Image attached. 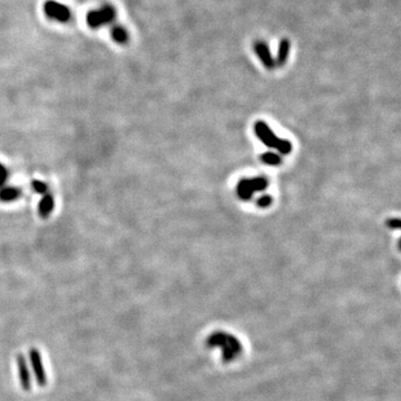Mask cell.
<instances>
[{"label":"cell","mask_w":401,"mask_h":401,"mask_svg":"<svg viewBox=\"0 0 401 401\" xmlns=\"http://www.w3.org/2000/svg\"><path fill=\"white\" fill-rule=\"evenodd\" d=\"M388 226L391 229H399L400 228V219L399 218H392L388 221Z\"/></svg>","instance_id":"5bb4252c"},{"label":"cell","mask_w":401,"mask_h":401,"mask_svg":"<svg viewBox=\"0 0 401 401\" xmlns=\"http://www.w3.org/2000/svg\"><path fill=\"white\" fill-rule=\"evenodd\" d=\"M8 176V172L6 170V167L4 165L0 164V187L4 186L6 179H7Z\"/></svg>","instance_id":"7c38bea8"},{"label":"cell","mask_w":401,"mask_h":401,"mask_svg":"<svg viewBox=\"0 0 401 401\" xmlns=\"http://www.w3.org/2000/svg\"><path fill=\"white\" fill-rule=\"evenodd\" d=\"M32 189H34L36 193L42 194V195L48 193V186L44 182H41V181H34V182H32Z\"/></svg>","instance_id":"8fae6325"},{"label":"cell","mask_w":401,"mask_h":401,"mask_svg":"<svg viewBox=\"0 0 401 401\" xmlns=\"http://www.w3.org/2000/svg\"><path fill=\"white\" fill-rule=\"evenodd\" d=\"M254 131L256 136L268 147L275 148V150L281 152L282 154H289L291 150H292V145H291L290 142L276 137L274 133L271 131L270 127L265 124L264 122H256Z\"/></svg>","instance_id":"6da1fadb"},{"label":"cell","mask_w":401,"mask_h":401,"mask_svg":"<svg viewBox=\"0 0 401 401\" xmlns=\"http://www.w3.org/2000/svg\"><path fill=\"white\" fill-rule=\"evenodd\" d=\"M21 195V191H19L16 186H2L0 187V199L4 202H12Z\"/></svg>","instance_id":"52a82bcc"},{"label":"cell","mask_w":401,"mask_h":401,"mask_svg":"<svg viewBox=\"0 0 401 401\" xmlns=\"http://www.w3.org/2000/svg\"><path fill=\"white\" fill-rule=\"evenodd\" d=\"M111 36L115 43L121 44V45L126 44L128 42V38H129L127 29L125 27H123V26H121V25L114 26L111 30Z\"/></svg>","instance_id":"ba28073f"},{"label":"cell","mask_w":401,"mask_h":401,"mask_svg":"<svg viewBox=\"0 0 401 401\" xmlns=\"http://www.w3.org/2000/svg\"><path fill=\"white\" fill-rule=\"evenodd\" d=\"M262 161L265 164L276 165L280 163V157L274 153H265L264 155H262Z\"/></svg>","instance_id":"30bf717a"},{"label":"cell","mask_w":401,"mask_h":401,"mask_svg":"<svg viewBox=\"0 0 401 401\" xmlns=\"http://www.w3.org/2000/svg\"><path fill=\"white\" fill-rule=\"evenodd\" d=\"M28 360L32 374H34V378L36 380V384L39 387H45L48 383V377L41 352L38 351L36 348H31L28 351Z\"/></svg>","instance_id":"3957f363"},{"label":"cell","mask_w":401,"mask_h":401,"mask_svg":"<svg viewBox=\"0 0 401 401\" xmlns=\"http://www.w3.org/2000/svg\"><path fill=\"white\" fill-rule=\"evenodd\" d=\"M116 18V9L112 5H103L98 9L90 10L86 16V23L92 29H99L109 25Z\"/></svg>","instance_id":"7a4b0ae2"},{"label":"cell","mask_w":401,"mask_h":401,"mask_svg":"<svg viewBox=\"0 0 401 401\" xmlns=\"http://www.w3.org/2000/svg\"><path fill=\"white\" fill-rule=\"evenodd\" d=\"M271 202H272V198H271V196H262L260 199L257 200V204L261 206V208H267V206H269L271 204Z\"/></svg>","instance_id":"4fadbf2b"},{"label":"cell","mask_w":401,"mask_h":401,"mask_svg":"<svg viewBox=\"0 0 401 401\" xmlns=\"http://www.w3.org/2000/svg\"><path fill=\"white\" fill-rule=\"evenodd\" d=\"M44 11L49 19L58 23H68L72 18V11L61 3L55 0H47L44 5Z\"/></svg>","instance_id":"277c9868"},{"label":"cell","mask_w":401,"mask_h":401,"mask_svg":"<svg viewBox=\"0 0 401 401\" xmlns=\"http://www.w3.org/2000/svg\"><path fill=\"white\" fill-rule=\"evenodd\" d=\"M268 181L264 177H254L252 179L243 178L237 184V195L243 199H249L256 191L267 189Z\"/></svg>","instance_id":"5b68a950"},{"label":"cell","mask_w":401,"mask_h":401,"mask_svg":"<svg viewBox=\"0 0 401 401\" xmlns=\"http://www.w3.org/2000/svg\"><path fill=\"white\" fill-rule=\"evenodd\" d=\"M16 367L19 383H21L22 388L26 391L30 390L32 386V377L27 359L24 357V354H18L16 357Z\"/></svg>","instance_id":"8992f818"},{"label":"cell","mask_w":401,"mask_h":401,"mask_svg":"<svg viewBox=\"0 0 401 401\" xmlns=\"http://www.w3.org/2000/svg\"><path fill=\"white\" fill-rule=\"evenodd\" d=\"M54 209V198L49 193L44 194L39 202V212L41 214L46 216Z\"/></svg>","instance_id":"9c48e42d"}]
</instances>
